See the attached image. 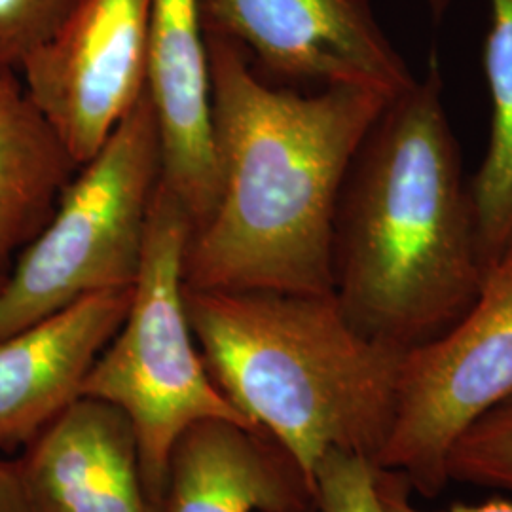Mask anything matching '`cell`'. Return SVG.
<instances>
[{"instance_id": "6da1fadb", "label": "cell", "mask_w": 512, "mask_h": 512, "mask_svg": "<svg viewBox=\"0 0 512 512\" xmlns=\"http://www.w3.org/2000/svg\"><path fill=\"white\" fill-rule=\"evenodd\" d=\"M205 40L217 198L188 239L184 287L334 294L342 186L393 97L361 86L298 92L266 80L236 40L209 29Z\"/></svg>"}, {"instance_id": "d6986e66", "label": "cell", "mask_w": 512, "mask_h": 512, "mask_svg": "<svg viewBox=\"0 0 512 512\" xmlns=\"http://www.w3.org/2000/svg\"><path fill=\"white\" fill-rule=\"evenodd\" d=\"M0 512H38L19 461L0 459Z\"/></svg>"}, {"instance_id": "5b68a950", "label": "cell", "mask_w": 512, "mask_h": 512, "mask_svg": "<svg viewBox=\"0 0 512 512\" xmlns=\"http://www.w3.org/2000/svg\"><path fill=\"white\" fill-rule=\"evenodd\" d=\"M162 175V139L147 90L19 251L0 289V338L80 298L135 285Z\"/></svg>"}, {"instance_id": "277c9868", "label": "cell", "mask_w": 512, "mask_h": 512, "mask_svg": "<svg viewBox=\"0 0 512 512\" xmlns=\"http://www.w3.org/2000/svg\"><path fill=\"white\" fill-rule=\"evenodd\" d=\"M192 228L188 211L162 179L128 315L82 387V397L114 404L128 416L148 497L162 511L169 459L192 425L224 420L255 431L209 376L190 327L184 253Z\"/></svg>"}, {"instance_id": "44dd1931", "label": "cell", "mask_w": 512, "mask_h": 512, "mask_svg": "<svg viewBox=\"0 0 512 512\" xmlns=\"http://www.w3.org/2000/svg\"><path fill=\"white\" fill-rule=\"evenodd\" d=\"M281 512H317V509H315V505H313V501H311V503H306V505H300V507H293V509H287V511Z\"/></svg>"}, {"instance_id": "9c48e42d", "label": "cell", "mask_w": 512, "mask_h": 512, "mask_svg": "<svg viewBox=\"0 0 512 512\" xmlns=\"http://www.w3.org/2000/svg\"><path fill=\"white\" fill-rule=\"evenodd\" d=\"M147 90L162 139V179L198 228L217 198L202 0H152Z\"/></svg>"}, {"instance_id": "7c38bea8", "label": "cell", "mask_w": 512, "mask_h": 512, "mask_svg": "<svg viewBox=\"0 0 512 512\" xmlns=\"http://www.w3.org/2000/svg\"><path fill=\"white\" fill-rule=\"evenodd\" d=\"M311 501L274 440L232 421L192 425L169 459L164 512H281Z\"/></svg>"}, {"instance_id": "4fadbf2b", "label": "cell", "mask_w": 512, "mask_h": 512, "mask_svg": "<svg viewBox=\"0 0 512 512\" xmlns=\"http://www.w3.org/2000/svg\"><path fill=\"white\" fill-rule=\"evenodd\" d=\"M80 165L16 71H0V266L50 220Z\"/></svg>"}, {"instance_id": "ffe728a7", "label": "cell", "mask_w": 512, "mask_h": 512, "mask_svg": "<svg viewBox=\"0 0 512 512\" xmlns=\"http://www.w3.org/2000/svg\"><path fill=\"white\" fill-rule=\"evenodd\" d=\"M452 2L454 0H425V4L429 6V10H431L435 19L442 18L448 12V8L452 6Z\"/></svg>"}, {"instance_id": "ac0fdd59", "label": "cell", "mask_w": 512, "mask_h": 512, "mask_svg": "<svg viewBox=\"0 0 512 512\" xmlns=\"http://www.w3.org/2000/svg\"><path fill=\"white\" fill-rule=\"evenodd\" d=\"M378 494L384 501L387 512H512V501L507 499H490L480 505H454L444 511H423L410 501V486L399 471L380 469L376 473Z\"/></svg>"}, {"instance_id": "7a4b0ae2", "label": "cell", "mask_w": 512, "mask_h": 512, "mask_svg": "<svg viewBox=\"0 0 512 512\" xmlns=\"http://www.w3.org/2000/svg\"><path fill=\"white\" fill-rule=\"evenodd\" d=\"M332 253L349 323L401 353L454 327L482 291L475 200L435 57L389 99L349 165Z\"/></svg>"}, {"instance_id": "7402d4cb", "label": "cell", "mask_w": 512, "mask_h": 512, "mask_svg": "<svg viewBox=\"0 0 512 512\" xmlns=\"http://www.w3.org/2000/svg\"><path fill=\"white\" fill-rule=\"evenodd\" d=\"M8 270H10V266H0V289H2V285L6 283V277H8Z\"/></svg>"}, {"instance_id": "5bb4252c", "label": "cell", "mask_w": 512, "mask_h": 512, "mask_svg": "<svg viewBox=\"0 0 512 512\" xmlns=\"http://www.w3.org/2000/svg\"><path fill=\"white\" fill-rule=\"evenodd\" d=\"M484 73L492 99V131L471 192L478 249L486 272L512 245V0H490Z\"/></svg>"}, {"instance_id": "8fae6325", "label": "cell", "mask_w": 512, "mask_h": 512, "mask_svg": "<svg viewBox=\"0 0 512 512\" xmlns=\"http://www.w3.org/2000/svg\"><path fill=\"white\" fill-rule=\"evenodd\" d=\"M19 459L38 512H164L148 497L139 444L114 404L80 397Z\"/></svg>"}, {"instance_id": "e0dca14e", "label": "cell", "mask_w": 512, "mask_h": 512, "mask_svg": "<svg viewBox=\"0 0 512 512\" xmlns=\"http://www.w3.org/2000/svg\"><path fill=\"white\" fill-rule=\"evenodd\" d=\"M378 465L372 458L330 450L319 459L311 499L317 512H387L376 486Z\"/></svg>"}, {"instance_id": "52a82bcc", "label": "cell", "mask_w": 512, "mask_h": 512, "mask_svg": "<svg viewBox=\"0 0 512 512\" xmlns=\"http://www.w3.org/2000/svg\"><path fill=\"white\" fill-rule=\"evenodd\" d=\"M202 18L274 84L361 86L395 97L416 82L370 0H202Z\"/></svg>"}, {"instance_id": "9a60e30c", "label": "cell", "mask_w": 512, "mask_h": 512, "mask_svg": "<svg viewBox=\"0 0 512 512\" xmlns=\"http://www.w3.org/2000/svg\"><path fill=\"white\" fill-rule=\"evenodd\" d=\"M448 482L512 492V397L473 423L446 459Z\"/></svg>"}, {"instance_id": "8992f818", "label": "cell", "mask_w": 512, "mask_h": 512, "mask_svg": "<svg viewBox=\"0 0 512 512\" xmlns=\"http://www.w3.org/2000/svg\"><path fill=\"white\" fill-rule=\"evenodd\" d=\"M512 397V245L488 270L475 304L435 340L404 351L395 410L374 463L412 492L437 497L459 437Z\"/></svg>"}, {"instance_id": "30bf717a", "label": "cell", "mask_w": 512, "mask_h": 512, "mask_svg": "<svg viewBox=\"0 0 512 512\" xmlns=\"http://www.w3.org/2000/svg\"><path fill=\"white\" fill-rule=\"evenodd\" d=\"M131 289L80 298L0 338V448L29 444L82 397L93 363L128 315Z\"/></svg>"}, {"instance_id": "2e32d148", "label": "cell", "mask_w": 512, "mask_h": 512, "mask_svg": "<svg viewBox=\"0 0 512 512\" xmlns=\"http://www.w3.org/2000/svg\"><path fill=\"white\" fill-rule=\"evenodd\" d=\"M84 0H0V71L23 63L63 29Z\"/></svg>"}, {"instance_id": "3957f363", "label": "cell", "mask_w": 512, "mask_h": 512, "mask_svg": "<svg viewBox=\"0 0 512 512\" xmlns=\"http://www.w3.org/2000/svg\"><path fill=\"white\" fill-rule=\"evenodd\" d=\"M184 300L209 376L291 458L310 494L330 450L374 461L403 353L355 329L334 294L184 287Z\"/></svg>"}, {"instance_id": "ba28073f", "label": "cell", "mask_w": 512, "mask_h": 512, "mask_svg": "<svg viewBox=\"0 0 512 512\" xmlns=\"http://www.w3.org/2000/svg\"><path fill=\"white\" fill-rule=\"evenodd\" d=\"M152 0H84L19 76L74 162L86 164L147 92Z\"/></svg>"}]
</instances>
